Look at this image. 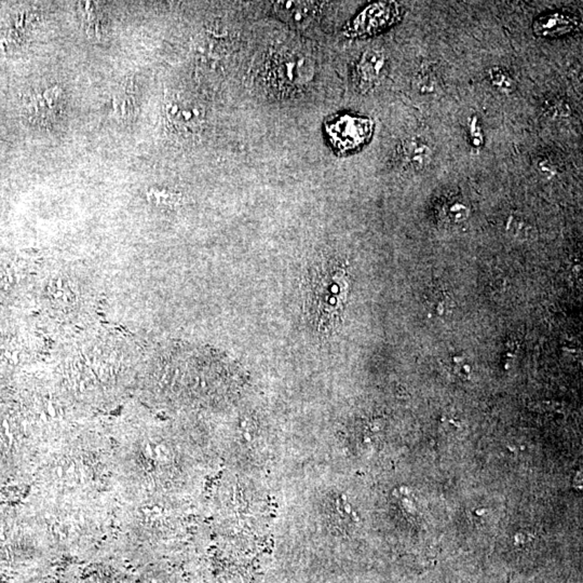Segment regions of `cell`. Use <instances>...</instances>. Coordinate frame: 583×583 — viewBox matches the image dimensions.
<instances>
[{"mask_svg":"<svg viewBox=\"0 0 583 583\" xmlns=\"http://www.w3.org/2000/svg\"><path fill=\"white\" fill-rule=\"evenodd\" d=\"M348 287L346 269L338 262H325L313 269L308 281L307 307L319 331L328 332L338 324Z\"/></svg>","mask_w":583,"mask_h":583,"instance_id":"6da1fadb","label":"cell"},{"mask_svg":"<svg viewBox=\"0 0 583 583\" xmlns=\"http://www.w3.org/2000/svg\"><path fill=\"white\" fill-rule=\"evenodd\" d=\"M315 73V63L308 55L287 49L277 51L268 58L264 80L275 93L287 96L306 88Z\"/></svg>","mask_w":583,"mask_h":583,"instance_id":"7a4b0ae2","label":"cell"},{"mask_svg":"<svg viewBox=\"0 0 583 583\" xmlns=\"http://www.w3.org/2000/svg\"><path fill=\"white\" fill-rule=\"evenodd\" d=\"M374 125L371 118L340 114L325 122V133L336 153L340 155L356 153L373 137Z\"/></svg>","mask_w":583,"mask_h":583,"instance_id":"3957f363","label":"cell"},{"mask_svg":"<svg viewBox=\"0 0 583 583\" xmlns=\"http://www.w3.org/2000/svg\"><path fill=\"white\" fill-rule=\"evenodd\" d=\"M167 127L181 139H194L206 125V112L194 98L175 93L165 100Z\"/></svg>","mask_w":583,"mask_h":583,"instance_id":"277c9868","label":"cell"},{"mask_svg":"<svg viewBox=\"0 0 583 583\" xmlns=\"http://www.w3.org/2000/svg\"><path fill=\"white\" fill-rule=\"evenodd\" d=\"M402 17L403 9L395 1L372 3L344 27V36L349 38L373 36L395 25Z\"/></svg>","mask_w":583,"mask_h":583,"instance_id":"5b68a950","label":"cell"},{"mask_svg":"<svg viewBox=\"0 0 583 583\" xmlns=\"http://www.w3.org/2000/svg\"><path fill=\"white\" fill-rule=\"evenodd\" d=\"M65 108V94L59 86H50L36 92L27 100L26 110L31 121L41 127L55 125L62 117Z\"/></svg>","mask_w":583,"mask_h":583,"instance_id":"8992f818","label":"cell"},{"mask_svg":"<svg viewBox=\"0 0 583 583\" xmlns=\"http://www.w3.org/2000/svg\"><path fill=\"white\" fill-rule=\"evenodd\" d=\"M388 58L380 49H368L362 53L354 67V86L361 93L371 92L383 80L387 68Z\"/></svg>","mask_w":583,"mask_h":583,"instance_id":"52a82bcc","label":"cell"},{"mask_svg":"<svg viewBox=\"0 0 583 583\" xmlns=\"http://www.w3.org/2000/svg\"><path fill=\"white\" fill-rule=\"evenodd\" d=\"M581 29L579 17L565 13H552L540 15L533 21V31L540 38H559Z\"/></svg>","mask_w":583,"mask_h":583,"instance_id":"ba28073f","label":"cell"},{"mask_svg":"<svg viewBox=\"0 0 583 583\" xmlns=\"http://www.w3.org/2000/svg\"><path fill=\"white\" fill-rule=\"evenodd\" d=\"M318 3L311 1H279L273 5L275 15L295 29L309 26L318 13Z\"/></svg>","mask_w":583,"mask_h":583,"instance_id":"9c48e42d","label":"cell"},{"mask_svg":"<svg viewBox=\"0 0 583 583\" xmlns=\"http://www.w3.org/2000/svg\"><path fill=\"white\" fill-rule=\"evenodd\" d=\"M402 153L407 165L414 170H423L432 161V149L417 137L407 139L402 145Z\"/></svg>","mask_w":583,"mask_h":583,"instance_id":"30bf717a","label":"cell"},{"mask_svg":"<svg viewBox=\"0 0 583 583\" xmlns=\"http://www.w3.org/2000/svg\"><path fill=\"white\" fill-rule=\"evenodd\" d=\"M114 112L118 119L122 121L132 119L137 112V102L134 94L129 90H122L114 98Z\"/></svg>","mask_w":583,"mask_h":583,"instance_id":"8fae6325","label":"cell"},{"mask_svg":"<svg viewBox=\"0 0 583 583\" xmlns=\"http://www.w3.org/2000/svg\"><path fill=\"white\" fill-rule=\"evenodd\" d=\"M93 3H86L84 6V21L86 25L89 36L92 38H102L105 33V24L103 23V17L98 15Z\"/></svg>","mask_w":583,"mask_h":583,"instance_id":"7c38bea8","label":"cell"},{"mask_svg":"<svg viewBox=\"0 0 583 583\" xmlns=\"http://www.w3.org/2000/svg\"><path fill=\"white\" fill-rule=\"evenodd\" d=\"M487 76L490 84L502 93L511 94L517 90V82L501 67H492L488 70Z\"/></svg>","mask_w":583,"mask_h":583,"instance_id":"4fadbf2b","label":"cell"},{"mask_svg":"<svg viewBox=\"0 0 583 583\" xmlns=\"http://www.w3.org/2000/svg\"><path fill=\"white\" fill-rule=\"evenodd\" d=\"M469 133H470L471 144L474 149H480L484 145L485 139H484L483 130L476 116H472L469 121Z\"/></svg>","mask_w":583,"mask_h":583,"instance_id":"5bb4252c","label":"cell"},{"mask_svg":"<svg viewBox=\"0 0 583 583\" xmlns=\"http://www.w3.org/2000/svg\"><path fill=\"white\" fill-rule=\"evenodd\" d=\"M469 208L460 201H453L446 208V214L453 222H462L469 216Z\"/></svg>","mask_w":583,"mask_h":583,"instance_id":"9a60e30c","label":"cell"},{"mask_svg":"<svg viewBox=\"0 0 583 583\" xmlns=\"http://www.w3.org/2000/svg\"><path fill=\"white\" fill-rule=\"evenodd\" d=\"M538 167H539V171L545 176H553L556 173V167L549 159H543V161L539 162Z\"/></svg>","mask_w":583,"mask_h":583,"instance_id":"2e32d148","label":"cell"}]
</instances>
